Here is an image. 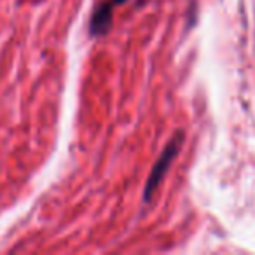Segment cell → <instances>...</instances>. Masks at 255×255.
I'll use <instances>...</instances> for the list:
<instances>
[{"instance_id":"277c9868","label":"cell","mask_w":255,"mask_h":255,"mask_svg":"<svg viewBox=\"0 0 255 255\" xmlns=\"http://www.w3.org/2000/svg\"><path fill=\"white\" fill-rule=\"evenodd\" d=\"M138 2H140V4H143V2H145V0H138Z\"/></svg>"},{"instance_id":"6da1fadb","label":"cell","mask_w":255,"mask_h":255,"mask_svg":"<svg viewBox=\"0 0 255 255\" xmlns=\"http://www.w3.org/2000/svg\"><path fill=\"white\" fill-rule=\"evenodd\" d=\"M184 136H185L184 131L175 133L170 142L166 143V147L163 149L161 156L156 159V163H154L152 170H150V173H149V178H147V182H145V189H143V201L145 203L150 201L152 194L157 191V187L161 185L163 178L166 177L168 170H170V166L173 164L175 157L180 152L182 143H184Z\"/></svg>"},{"instance_id":"7a4b0ae2","label":"cell","mask_w":255,"mask_h":255,"mask_svg":"<svg viewBox=\"0 0 255 255\" xmlns=\"http://www.w3.org/2000/svg\"><path fill=\"white\" fill-rule=\"evenodd\" d=\"M114 0H109V2H103L98 7L93 11L91 19H89V33L91 37H100L105 35L107 32L112 26V16H114Z\"/></svg>"},{"instance_id":"3957f363","label":"cell","mask_w":255,"mask_h":255,"mask_svg":"<svg viewBox=\"0 0 255 255\" xmlns=\"http://www.w3.org/2000/svg\"><path fill=\"white\" fill-rule=\"evenodd\" d=\"M124 2H128V0H114V4L116 5H121V4H124Z\"/></svg>"}]
</instances>
